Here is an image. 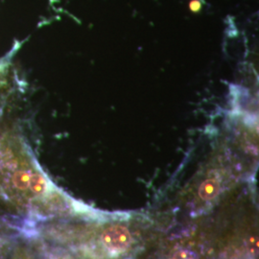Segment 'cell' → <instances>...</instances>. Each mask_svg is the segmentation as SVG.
I'll return each instance as SVG.
<instances>
[{"label": "cell", "mask_w": 259, "mask_h": 259, "mask_svg": "<svg viewBox=\"0 0 259 259\" xmlns=\"http://www.w3.org/2000/svg\"><path fill=\"white\" fill-rule=\"evenodd\" d=\"M103 245L113 252L127 250L132 243V235L127 228L122 226H111L103 232Z\"/></svg>", "instance_id": "1"}, {"label": "cell", "mask_w": 259, "mask_h": 259, "mask_svg": "<svg viewBox=\"0 0 259 259\" xmlns=\"http://www.w3.org/2000/svg\"><path fill=\"white\" fill-rule=\"evenodd\" d=\"M219 192V185L215 180H207L200 186L199 195L204 201H209L215 198Z\"/></svg>", "instance_id": "2"}, {"label": "cell", "mask_w": 259, "mask_h": 259, "mask_svg": "<svg viewBox=\"0 0 259 259\" xmlns=\"http://www.w3.org/2000/svg\"><path fill=\"white\" fill-rule=\"evenodd\" d=\"M29 187L33 193L42 195L47 193L48 190V184L45 177L38 173H35V174H31Z\"/></svg>", "instance_id": "3"}, {"label": "cell", "mask_w": 259, "mask_h": 259, "mask_svg": "<svg viewBox=\"0 0 259 259\" xmlns=\"http://www.w3.org/2000/svg\"><path fill=\"white\" fill-rule=\"evenodd\" d=\"M30 177L31 174L27 171H18L13 175L12 178L13 185H15L18 189L25 190L29 187Z\"/></svg>", "instance_id": "4"}]
</instances>
